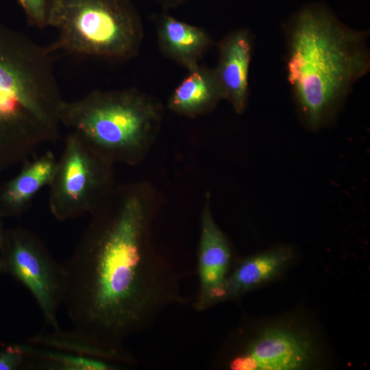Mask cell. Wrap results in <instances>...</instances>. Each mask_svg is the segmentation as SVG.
<instances>
[{
    "mask_svg": "<svg viewBox=\"0 0 370 370\" xmlns=\"http://www.w3.org/2000/svg\"><path fill=\"white\" fill-rule=\"evenodd\" d=\"M59 119L111 163L134 164L158 133L162 108L136 88L95 90L78 100H64Z\"/></svg>",
    "mask_w": 370,
    "mask_h": 370,
    "instance_id": "277c9868",
    "label": "cell"
},
{
    "mask_svg": "<svg viewBox=\"0 0 370 370\" xmlns=\"http://www.w3.org/2000/svg\"><path fill=\"white\" fill-rule=\"evenodd\" d=\"M188 72L171 95L168 108L179 115L195 118L211 112L224 97L214 67L199 64Z\"/></svg>",
    "mask_w": 370,
    "mask_h": 370,
    "instance_id": "4fadbf2b",
    "label": "cell"
},
{
    "mask_svg": "<svg viewBox=\"0 0 370 370\" xmlns=\"http://www.w3.org/2000/svg\"><path fill=\"white\" fill-rule=\"evenodd\" d=\"M1 216L0 215V251L3 247L5 239V230L3 229V225L1 221Z\"/></svg>",
    "mask_w": 370,
    "mask_h": 370,
    "instance_id": "ffe728a7",
    "label": "cell"
},
{
    "mask_svg": "<svg viewBox=\"0 0 370 370\" xmlns=\"http://www.w3.org/2000/svg\"><path fill=\"white\" fill-rule=\"evenodd\" d=\"M30 25L38 28L47 26L51 0H18Z\"/></svg>",
    "mask_w": 370,
    "mask_h": 370,
    "instance_id": "e0dca14e",
    "label": "cell"
},
{
    "mask_svg": "<svg viewBox=\"0 0 370 370\" xmlns=\"http://www.w3.org/2000/svg\"><path fill=\"white\" fill-rule=\"evenodd\" d=\"M21 345L27 358L25 369L114 370L121 367L104 360L79 356L28 343Z\"/></svg>",
    "mask_w": 370,
    "mask_h": 370,
    "instance_id": "2e32d148",
    "label": "cell"
},
{
    "mask_svg": "<svg viewBox=\"0 0 370 370\" xmlns=\"http://www.w3.org/2000/svg\"><path fill=\"white\" fill-rule=\"evenodd\" d=\"M201 217L197 254L199 289L194 301L197 311H204L222 301L223 291L232 261L230 244L214 221L208 196Z\"/></svg>",
    "mask_w": 370,
    "mask_h": 370,
    "instance_id": "9c48e42d",
    "label": "cell"
},
{
    "mask_svg": "<svg viewBox=\"0 0 370 370\" xmlns=\"http://www.w3.org/2000/svg\"><path fill=\"white\" fill-rule=\"evenodd\" d=\"M1 274H4V273H3V263L0 257V275Z\"/></svg>",
    "mask_w": 370,
    "mask_h": 370,
    "instance_id": "44dd1931",
    "label": "cell"
},
{
    "mask_svg": "<svg viewBox=\"0 0 370 370\" xmlns=\"http://www.w3.org/2000/svg\"><path fill=\"white\" fill-rule=\"evenodd\" d=\"M286 73L303 125L334 122L353 87L370 70L368 30L344 23L325 2L304 4L283 24Z\"/></svg>",
    "mask_w": 370,
    "mask_h": 370,
    "instance_id": "7a4b0ae2",
    "label": "cell"
},
{
    "mask_svg": "<svg viewBox=\"0 0 370 370\" xmlns=\"http://www.w3.org/2000/svg\"><path fill=\"white\" fill-rule=\"evenodd\" d=\"M152 214L139 186L113 188L62 264L74 329L105 347L126 349L127 338L186 302L173 262L152 240Z\"/></svg>",
    "mask_w": 370,
    "mask_h": 370,
    "instance_id": "6da1fadb",
    "label": "cell"
},
{
    "mask_svg": "<svg viewBox=\"0 0 370 370\" xmlns=\"http://www.w3.org/2000/svg\"><path fill=\"white\" fill-rule=\"evenodd\" d=\"M156 29L161 53L187 71L198 66L214 45L205 29L166 13L156 16Z\"/></svg>",
    "mask_w": 370,
    "mask_h": 370,
    "instance_id": "8fae6325",
    "label": "cell"
},
{
    "mask_svg": "<svg viewBox=\"0 0 370 370\" xmlns=\"http://www.w3.org/2000/svg\"><path fill=\"white\" fill-rule=\"evenodd\" d=\"M159 3L164 9H174L186 3L189 0H153Z\"/></svg>",
    "mask_w": 370,
    "mask_h": 370,
    "instance_id": "d6986e66",
    "label": "cell"
},
{
    "mask_svg": "<svg viewBox=\"0 0 370 370\" xmlns=\"http://www.w3.org/2000/svg\"><path fill=\"white\" fill-rule=\"evenodd\" d=\"M293 258L291 249L278 247L241 260L229 273L222 301L237 297L278 275Z\"/></svg>",
    "mask_w": 370,
    "mask_h": 370,
    "instance_id": "5bb4252c",
    "label": "cell"
},
{
    "mask_svg": "<svg viewBox=\"0 0 370 370\" xmlns=\"http://www.w3.org/2000/svg\"><path fill=\"white\" fill-rule=\"evenodd\" d=\"M112 163L71 131L49 185V208L60 221L91 214L113 188Z\"/></svg>",
    "mask_w": 370,
    "mask_h": 370,
    "instance_id": "8992f818",
    "label": "cell"
},
{
    "mask_svg": "<svg viewBox=\"0 0 370 370\" xmlns=\"http://www.w3.org/2000/svg\"><path fill=\"white\" fill-rule=\"evenodd\" d=\"M0 257L4 274L11 275L29 291L47 324L54 330L60 328L58 312L64 293L62 264L54 259L36 234L23 227L5 230Z\"/></svg>",
    "mask_w": 370,
    "mask_h": 370,
    "instance_id": "52a82bcc",
    "label": "cell"
},
{
    "mask_svg": "<svg viewBox=\"0 0 370 370\" xmlns=\"http://www.w3.org/2000/svg\"><path fill=\"white\" fill-rule=\"evenodd\" d=\"M47 26L59 33L52 53L112 62L137 56L144 36L132 0H51Z\"/></svg>",
    "mask_w": 370,
    "mask_h": 370,
    "instance_id": "5b68a950",
    "label": "cell"
},
{
    "mask_svg": "<svg viewBox=\"0 0 370 370\" xmlns=\"http://www.w3.org/2000/svg\"><path fill=\"white\" fill-rule=\"evenodd\" d=\"M58 159L50 150L23 163L19 173L0 188V215L19 217L34 197L49 185Z\"/></svg>",
    "mask_w": 370,
    "mask_h": 370,
    "instance_id": "7c38bea8",
    "label": "cell"
},
{
    "mask_svg": "<svg viewBox=\"0 0 370 370\" xmlns=\"http://www.w3.org/2000/svg\"><path fill=\"white\" fill-rule=\"evenodd\" d=\"M27 358L21 344L8 345L0 348V370L25 369Z\"/></svg>",
    "mask_w": 370,
    "mask_h": 370,
    "instance_id": "ac0fdd59",
    "label": "cell"
},
{
    "mask_svg": "<svg viewBox=\"0 0 370 370\" xmlns=\"http://www.w3.org/2000/svg\"><path fill=\"white\" fill-rule=\"evenodd\" d=\"M312 357L308 338L288 328H272L241 346L226 366L232 370H295L306 367Z\"/></svg>",
    "mask_w": 370,
    "mask_h": 370,
    "instance_id": "ba28073f",
    "label": "cell"
},
{
    "mask_svg": "<svg viewBox=\"0 0 370 370\" xmlns=\"http://www.w3.org/2000/svg\"><path fill=\"white\" fill-rule=\"evenodd\" d=\"M52 52L0 31V175L60 138L62 99Z\"/></svg>",
    "mask_w": 370,
    "mask_h": 370,
    "instance_id": "3957f363",
    "label": "cell"
},
{
    "mask_svg": "<svg viewBox=\"0 0 370 370\" xmlns=\"http://www.w3.org/2000/svg\"><path fill=\"white\" fill-rule=\"evenodd\" d=\"M254 44L255 38L251 30L239 28L225 34L217 45L218 58L214 69L224 99L239 114L247 108L249 71Z\"/></svg>",
    "mask_w": 370,
    "mask_h": 370,
    "instance_id": "30bf717a",
    "label": "cell"
},
{
    "mask_svg": "<svg viewBox=\"0 0 370 370\" xmlns=\"http://www.w3.org/2000/svg\"><path fill=\"white\" fill-rule=\"evenodd\" d=\"M27 343L79 356L104 360L121 367L136 364V358L128 350L105 347L75 329L71 331L60 328L42 331L31 336Z\"/></svg>",
    "mask_w": 370,
    "mask_h": 370,
    "instance_id": "9a60e30c",
    "label": "cell"
}]
</instances>
